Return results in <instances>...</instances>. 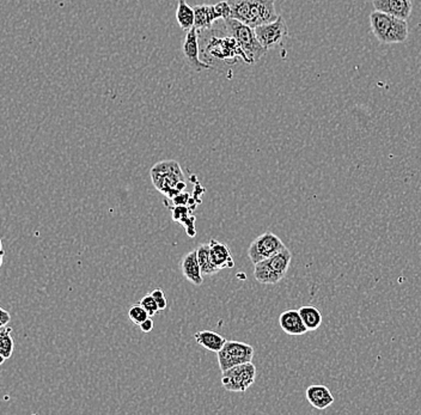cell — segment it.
I'll return each instance as SVG.
<instances>
[{
  "instance_id": "603a6c76",
  "label": "cell",
  "mask_w": 421,
  "mask_h": 415,
  "mask_svg": "<svg viewBox=\"0 0 421 415\" xmlns=\"http://www.w3.org/2000/svg\"><path fill=\"white\" fill-rule=\"evenodd\" d=\"M128 318L132 322L135 323V326H140L150 316H148V311L140 304H135L133 307H130V310H128Z\"/></svg>"
},
{
  "instance_id": "4fadbf2b",
  "label": "cell",
  "mask_w": 421,
  "mask_h": 415,
  "mask_svg": "<svg viewBox=\"0 0 421 415\" xmlns=\"http://www.w3.org/2000/svg\"><path fill=\"white\" fill-rule=\"evenodd\" d=\"M209 244L211 260H212L213 265L217 267L219 271L235 267V261H234L231 252L225 243L219 242L217 239H213L212 238Z\"/></svg>"
},
{
  "instance_id": "9c48e42d",
  "label": "cell",
  "mask_w": 421,
  "mask_h": 415,
  "mask_svg": "<svg viewBox=\"0 0 421 415\" xmlns=\"http://www.w3.org/2000/svg\"><path fill=\"white\" fill-rule=\"evenodd\" d=\"M285 248L286 246L282 243V239L277 235H274L271 231H266L251 242L248 249V257H249L250 261L253 262V265H256L278 254Z\"/></svg>"
},
{
  "instance_id": "5bb4252c",
  "label": "cell",
  "mask_w": 421,
  "mask_h": 415,
  "mask_svg": "<svg viewBox=\"0 0 421 415\" xmlns=\"http://www.w3.org/2000/svg\"><path fill=\"white\" fill-rule=\"evenodd\" d=\"M279 324L282 327L284 333H286L288 335H304L308 331L298 310L284 311L279 318Z\"/></svg>"
},
{
  "instance_id": "ba28073f",
  "label": "cell",
  "mask_w": 421,
  "mask_h": 415,
  "mask_svg": "<svg viewBox=\"0 0 421 415\" xmlns=\"http://www.w3.org/2000/svg\"><path fill=\"white\" fill-rule=\"evenodd\" d=\"M255 378L256 368L250 361L223 371L222 384L227 392H244L251 387V384L255 382Z\"/></svg>"
},
{
  "instance_id": "8992f818",
  "label": "cell",
  "mask_w": 421,
  "mask_h": 415,
  "mask_svg": "<svg viewBox=\"0 0 421 415\" xmlns=\"http://www.w3.org/2000/svg\"><path fill=\"white\" fill-rule=\"evenodd\" d=\"M254 347L246 342L240 341H229L223 346L222 350L217 352L219 368L223 371L231 369L236 365L250 363L254 358Z\"/></svg>"
},
{
  "instance_id": "d6986e66",
  "label": "cell",
  "mask_w": 421,
  "mask_h": 415,
  "mask_svg": "<svg viewBox=\"0 0 421 415\" xmlns=\"http://www.w3.org/2000/svg\"><path fill=\"white\" fill-rule=\"evenodd\" d=\"M176 21L185 33L194 28V9L187 4L185 0H179V6L176 10Z\"/></svg>"
},
{
  "instance_id": "44dd1931",
  "label": "cell",
  "mask_w": 421,
  "mask_h": 415,
  "mask_svg": "<svg viewBox=\"0 0 421 415\" xmlns=\"http://www.w3.org/2000/svg\"><path fill=\"white\" fill-rule=\"evenodd\" d=\"M298 311H299V315H301L303 323L306 324L308 331H316L322 324V313L315 307L304 305Z\"/></svg>"
},
{
  "instance_id": "cb8c5ba5",
  "label": "cell",
  "mask_w": 421,
  "mask_h": 415,
  "mask_svg": "<svg viewBox=\"0 0 421 415\" xmlns=\"http://www.w3.org/2000/svg\"><path fill=\"white\" fill-rule=\"evenodd\" d=\"M140 305L143 307L146 311H148V316L152 318L156 313L159 311L158 308L157 302L153 298V296L151 294H148L146 296H144L143 298L140 299Z\"/></svg>"
},
{
  "instance_id": "277c9868",
  "label": "cell",
  "mask_w": 421,
  "mask_h": 415,
  "mask_svg": "<svg viewBox=\"0 0 421 415\" xmlns=\"http://www.w3.org/2000/svg\"><path fill=\"white\" fill-rule=\"evenodd\" d=\"M227 35H230L236 40L241 46L242 51H244L247 58L249 59L250 65L256 64L261 60L262 56H266L269 49H266L259 40L256 38L254 28L240 21L234 19H223Z\"/></svg>"
},
{
  "instance_id": "4dcf8cb0",
  "label": "cell",
  "mask_w": 421,
  "mask_h": 415,
  "mask_svg": "<svg viewBox=\"0 0 421 415\" xmlns=\"http://www.w3.org/2000/svg\"><path fill=\"white\" fill-rule=\"evenodd\" d=\"M3 259H4V250L0 252V267L3 266Z\"/></svg>"
},
{
  "instance_id": "7402d4cb",
  "label": "cell",
  "mask_w": 421,
  "mask_h": 415,
  "mask_svg": "<svg viewBox=\"0 0 421 415\" xmlns=\"http://www.w3.org/2000/svg\"><path fill=\"white\" fill-rule=\"evenodd\" d=\"M12 328L5 327L4 331L0 333V355L4 357L5 359L11 358L14 353V339L11 337Z\"/></svg>"
},
{
  "instance_id": "e0dca14e",
  "label": "cell",
  "mask_w": 421,
  "mask_h": 415,
  "mask_svg": "<svg viewBox=\"0 0 421 415\" xmlns=\"http://www.w3.org/2000/svg\"><path fill=\"white\" fill-rule=\"evenodd\" d=\"M193 9H194V28L198 32L212 28V24L218 19H220L216 12L214 5H196Z\"/></svg>"
},
{
  "instance_id": "ac0fdd59",
  "label": "cell",
  "mask_w": 421,
  "mask_h": 415,
  "mask_svg": "<svg viewBox=\"0 0 421 415\" xmlns=\"http://www.w3.org/2000/svg\"><path fill=\"white\" fill-rule=\"evenodd\" d=\"M194 339L200 346L216 353L222 350L223 346L227 342L225 337L211 331H198L194 334Z\"/></svg>"
},
{
  "instance_id": "7a4b0ae2",
  "label": "cell",
  "mask_w": 421,
  "mask_h": 415,
  "mask_svg": "<svg viewBox=\"0 0 421 415\" xmlns=\"http://www.w3.org/2000/svg\"><path fill=\"white\" fill-rule=\"evenodd\" d=\"M153 186L170 200L185 191V175L176 161H162L150 170Z\"/></svg>"
},
{
  "instance_id": "ffe728a7",
  "label": "cell",
  "mask_w": 421,
  "mask_h": 415,
  "mask_svg": "<svg viewBox=\"0 0 421 415\" xmlns=\"http://www.w3.org/2000/svg\"><path fill=\"white\" fill-rule=\"evenodd\" d=\"M196 255H198V261H199L203 276H214V274H217V273L220 272L212 263L211 254H209V243H204V244H201V246L196 248Z\"/></svg>"
},
{
  "instance_id": "f546056e",
  "label": "cell",
  "mask_w": 421,
  "mask_h": 415,
  "mask_svg": "<svg viewBox=\"0 0 421 415\" xmlns=\"http://www.w3.org/2000/svg\"><path fill=\"white\" fill-rule=\"evenodd\" d=\"M139 327L140 329H141V331H144V333H151L153 329L152 318H146Z\"/></svg>"
},
{
  "instance_id": "1f68e13d",
  "label": "cell",
  "mask_w": 421,
  "mask_h": 415,
  "mask_svg": "<svg viewBox=\"0 0 421 415\" xmlns=\"http://www.w3.org/2000/svg\"><path fill=\"white\" fill-rule=\"evenodd\" d=\"M5 360H6V359H5L4 357H3V355H0V365L4 364Z\"/></svg>"
},
{
  "instance_id": "484cf974",
  "label": "cell",
  "mask_w": 421,
  "mask_h": 415,
  "mask_svg": "<svg viewBox=\"0 0 421 415\" xmlns=\"http://www.w3.org/2000/svg\"><path fill=\"white\" fill-rule=\"evenodd\" d=\"M214 9H216V12H217L218 16H219V19H231V9H230V6H229L227 0H225V1H220V3L214 5Z\"/></svg>"
},
{
  "instance_id": "8fae6325",
  "label": "cell",
  "mask_w": 421,
  "mask_h": 415,
  "mask_svg": "<svg viewBox=\"0 0 421 415\" xmlns=\"http://www.w3.org/2000/svg\"><path fill=\"white\" fill-rule=\"evenodd\" d=\"M182 54L185 56L187 65L190 66V69H193L195 72L212 70V66L200 60L199 38H198L196 29L192 28L185 33V40L182 43Z\"/></svg>"
},
{
  "instance_id": "9a60e30c",
  "label": "cell",
  "mask_w": 421,
  "mask_h": 415,
  "mask_svg": "<svg viewBox=\"0 0 421 415\" xmlns=\"http://www.w3.org/2000/svg\"><path fill=\"white\" fill-rule=\"evenodd\" d=\"M181 268L182 273L185 276V279L190 281L195 286H200L204 283L203 279V273L200 268L199 261H198V255H196V249L192 252H187L185 257H182L181 261Z\"/></svg>"
},
{
  "instance_id": "6da1fadb",
  "label": "cell",
  "mask_w": 421,
  "mask_h": 415,
  "mask_svg": "<svg viewBox=\"0 0 421 415\" xmlns=\"http://www.w3.org/2000/svg\"><path fill=\"white\" fill-rule=\"evenodd\" d=\"M231 9V19L256 28L273 22L279 14L274 0H227Z\"/></svg>"
},
{
  "instance_id": "f1b7e54d",
  "label": "cell",
  "mask_w": 421,
  "mask_h": 415,
  "mask_svg": "<svg viewBox=\"0 0 421 415\" xmlns=\"http://www.w3.org/2000/svg\"><path fill=\"white\" fill-rule=\"evenodd\" d=\"M10 321H11V313L0 307V327L8 326Z\"/></svg>"
},
{
  "instance_id": "83f0119b",
  "label": "cell",
  "mask_w": 421,
  "mask_h": 415,
  "mask_svg": "<svg viewBox=\"0 0 421 415\" xmlns=\"http://www.w3.org/2000/svg\"><path fill=\"white\" fill-rule=\"evenodd\" d=\"M172 202L175 205H188V201H190V194H185V193H181L179 195H176L174 199H172Z\"/></svg>"
},
{
  "instance_id": "7c38bea8",
  "label": "cell",
  "mask_w": 421,
  "mask_h": 415,
  "mask_svg": "<svg viewBox=\"0 0 421 415\" xmlns=\"http://www.w3.org/2000/svg\"><path fill=\"white\" fill-rule=\"evenodd\" d=\"M376 11L407 21L412 14V0H372Z\"/></svg>"
},
{
  "instance_id": "5b68a950",
  "label": "cell",
  "mask_w": 421,
  "mask_h": 415,
  "mask_svg": "<svg viewBox=\"0 0 421 415\" xmlns=\"http://www.w3.org/2000/svg\"><path fill=\"white\" fill-rule=\"evenodd\" d=\"M291 261L292 252L285 248L273 257L254 265L255 279L260 284H278L279 281L286 276Z\"/></svg>"
},
{
  "instance_id": "3957f363",
  "label": "cell",
  "mask_w": 421,
  "mask_h": 415,
  "mask_svg": "<svg viewBox=\"0 0 421 415\" xmlns=\"http://www.w3.org/2000/svg\"><path fill=\"white\" fill-rule=\"evenodd\" d=\"M370 27L374 36L385 45L406 43L409 34L406 19L376 10L370 14Z\"/></svg>"
},
{
  "instance_id": "d4e9b609",
  "label": "cell",
  "mask_w": 421,
  "mask_h": 415,
  "mask_svg": "<svg viewBox=\"0 0 421 415\" xmlns=\"http://www.w3.org/2000/svg\"><path fill=\"white\" fill-rule=\"evenodd\" d=\"M190 211L192 210H190L185 205H176L172 209V220L177 222V223H181L187 217H190Z\"/></svg>"
},
{
  "instance_id": "2e32d148",
  "label": "cell",
  "mask_w": 421,
  "mask_h": 415,
  "mask_svg": "<svg viewBox=\"0 0 421 415\" xmlns=\"http://www.w3.org/2000/svg\"><path fill=\"white\" fill-rule=\"evenodd\" d=\"M306 400L309 401L311 406L319 411L328 408L334 403L333 394L326 386H321V384L310 386L306 389Z\"/></svg>"
},
{
  "instance_id": "30bf717a",
  "label": "cell",
  "mask_w": 421,
  "mask_h": 415,
  "mask_svg": "<svg viewBox=\"0 0 421 415\" xmlns=\"http://www.w3.org/2000/svg\"><path fill=\"white\" fill-rule=\"evenodd\" d=\"M256 38L259 43L266 48H273V47L282 45V41L288 35V28H287L286 21L282 16H279L278 19L269 22V23L262 24L254 28Z\"/></svg>"
},
{
  "instance_id": "52a82bcc",
  "label": "cell",
  "mask_w": 421,
  "mask_h": 415,
  "mask_svg": "<svg viewBox=\"0 0 421 415\" xmlns=\"http://www.w3.org/2000/svg\"><path fill=\"white\" fill-rule=\"evenodd\" d=\"M206 54L213 56L217 60L234 64L237 62V59H242L247 64H250L249 59L247 58L244 51H242L241 46L230 35L225 38L213 36L206 47Z\"/></svg>"
},
{
  "instance_id": "4316f807",
  "label": "cell",
  "mask_w": 421,
  "mask_h": 415,
  "mask_svg": "<svg viewBox=\"0 0 421 415\" xmlns=\"http://www.w3.org/2000/svg\"><path fill=\"white\" fill-rule=\"evenodd\" d=\"M151 294H152L155 300L157 302V305L158 308H159V311H161V310H166L168 307V300L167 298H166V296H164V292H163V289H153L152 292H151Z\"/></svg>"
},
{
  "instance_id": "d6a6232c",
  "label": "cell",
  "mask_w": 421,
  "mask_h": 415,
  "mask_svg": "<svg viewBox=\"0 0 421 415\" xmlns=\"http://www.w3.org/2000/svg\"><path fill=\"white\" fill-rule=\"evenodd\" d=\"M4 249H3V241H1V238H0V252H3Z\"/></svg>"
}]
</instances>
